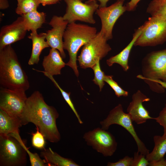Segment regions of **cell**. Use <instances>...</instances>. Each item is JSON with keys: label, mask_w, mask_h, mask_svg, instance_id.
<instances>
[{"label": "cell", "mask_w": 166, "mask_h": 166, "mask_svg": "<svg viewBox=\"0 0 166 166\" xmlns=\"http://www.w3.org/2000/svg\"><path fill=\"white\" fill-rule=\"evenodd\" d=\"M59 116L55 108L48 105L42 94L35 91L27 97L20 118L22 125L32 123L38 128L46 140L57 143L61 139L56 122Z\"/></svg>", "instance_id": "1"}, {"label": "cell", "mask_w": 166, "mask_h": 166, "mask_svg": "<svg viewBox=\"0 0 166 166\" xmlns=\"http://www.w3.org/2000/svg\"><path fill=\"white\" fill-rule=\"evenodd\" d=\"M1 88L26 91L30 87L28 77L11 45L0 49Z\"/></svg>", "instance_id": "2"}, {"label": "cell", "mask_w": 166, "mask_h": 166, "mask_svg": "<svg viewBox=\"0 0 166 166\" xmlns=\"http://www.w3.org/2000/svg\"><path fill=\"white\" fill-rule=\"evenodd\" d=\"M97 33L96 28L75 22L68 24L65 30L63 37V46L64 49L67 51L69 57L66 65L73 69L77 77L79 74L77 64V52L80 48Z\"/></svg>", "instance_id": "3"}, {"label": "cell", "mask_w": 166, "mask_h": 166, "mask_svg": "<svg viewBox=\"0 0 166 166\" xmlns=\"http://www.w3.org/2000/svg\"><path fill=\"white\" fill-rule=\"evenodd\" d=\"M107 41L100 31L84 45L77 58L80 67L92 68L98 60L105 57L112 49Z\"/></svg>", "instance_id": "4"}, {"label": "cell", "mask_w": 166, "mask_h": 166, "mask_svg": "<svg viewBox=\"0 0 166 166\" xmlns=\"http://www.w3.org/2000/svg\"><path fill=\"white\" fill-rule=\"evenodd\" d=\"M27 153L19 141L9 135H0V166L26 165Z\"/></svg>", "instance_id": "5"}, {"label": "cell", "mask_w": 166, "mask_h": 166, "mask_svg": "<svg viewBox=\"0 0 166 166\" xmlns=\"http://www.w3.org/2000/svg\"><path fill=\"white\" fill-rule=\"evenodd\" d=\"M142 71L143 75L137 77L146 83L157 80L166 82V49L148 53L142 60Z\"/></svg>", "instance_id": "6"}, {"label": "cell", "mask_w": 166, "mask_h": 166, "mask_svg": "<svg viewBox=\"0 0 166 166\" xmlns=\"http://www.w3.org/2000/svg\"><path fill=\"white\" fill-rule=\"evenodd\" d=\"M142 26L141 33L134 46H155L166 42V20L152 16Z\"/></svg>", "instance_id": "7"}, {"label": "cell", "mask_w": 166, "mask_h": 166, "mask_svg": "<svg viewBox=\"0 0 166 166\" xmlns=\"http://www.w3.org/2000/svg\"><path fill=\"white\" fill-rule=\"evenodd\" d=\"M129 115L124 113L122 105L119 104L109 112L107 117L100 122L101 128L107 130L112 124H117L125 129L132 136L137 144V152L145 156L149 150L138 136Z\"/></svg>", "instance_id": "8"}, {"label": "cell", "mask_w": 166, "mask_h": 166, "mask_svg": "<svg viewBox=\"0 0 166 166\" xmlns=\"http://www.w3.org/2000/svg\"><path fill=\"white\" fill-rule=\"evenodd\" d=\"M64 0L67 7L62 18L69 24L77 21L93 24L96 23L93 14L99 6L97 1L84 3L80 0Z\"/></svg>", "instance_id": "9"}, {"label": "cell", "mask_w": 166, "mask_h": 166, "mask_svg": "<svg viewBox=\"0 0 166 166\" xmlns=\"http://www.w3.org/2000/svg\"><path fill=\"white\" fill-rule=\"evenodd\" d=\"M83 138L88 145L104 156H112L116 150L117 143L114 136L101 128H97L85 133Z\"/></svg>", "instance_id": "10"}, {"label": "cell", "mask_w": 166, "mask_h": 166, "mask_svg": "<svg viewBox=\"0 0 166 166\" xmlns=\"http://www.w3.org/2000/svg\"><path fill=\"white\" fill-rule=\"evenodd\" d=\"M1 88L0 109L11 116L20 118L27 98L26 91Z\"/></svg>", "instance_id": "11"}, {"label": "cell", "mask_w": 166, "mask_h": 166, "mask_svg": "<svg viewBox=\"0 0 166 166\" xmlns=\"http://www.w3.org/2000/svg\"><path fill=\"white\" fill-rule=\"evenodd\" d=\"M124 1L117 0L109 6L99 7L96 11L101 20V27L100 31L107 41L113 38L112 31L116 22L127 11L125 6L123 5Z\"/></svg>", "instance_id": "12"}, {"label": "cell", "mask_w": 166, "mask_h": 166, "mask_svg": "<svg viewBox=\"0 0 166 166\" xmlns=\"http://www.w3.org/2000/svg\"><path fill=\"white\" fill-rule=\"evenodd\" d=\"M52 29L47 31L46 40L51 48L57 49L63 59L66 57L63 46V38L69 23L62 16H53L49 23Z\"/></svg>", "instance_id": "13"}, {"label": "cell", "mask_w": 166, "mask_h": 166, "mask_svg": "<svg viewBox=\"0 0 166 166\" xmlns=\"http://www.w3.org/2000/svg\"><path fill=\"white\" fill-rule=\"evenodd\" d=\"M27 31L22 16L11 24L2 27L0 31V49L24 38Z\"/></svg>", "instance_id": "14"}, {"label": "cell", "mask_w": 166, "mask_h": 166, "mask_svg": "<svg viewBox=\"0 0 166 166\" xmlns=\"http://www.w3.org/2000/svg\"><path fill=\"white\" fill-rule=\"evenodd\" d=\"M132 99L127 111L132 121L140 124L145 123L148 120H154V118L150 116L149 112L143 104V102L150 101L149 97L138 90L132 95Z\"/></svg>", "instance_id": "15"}, {"label": "cell", "mask_w": 166, "mask_h": 166, "mask_svg": "<svg viewBox=\"0 0 166 166\" xmlns=\"http://www.w3.org/2000/svg\"><path fill=\"white\" fill-rule=\"evenodd\" d=\"M42 65L44 71L53 76L61 74V70L66 65L59 51L51 48L49 54L44 57Z\"/></svg>", "instance_id": "16"}, {"label": "cell", "mask_w": 166, "mask_h": 166, "mask_svg": "<svg viewBox=\"0 0 166 166\" xmlns=\"http://www.w3.org/2000/svg\"><path fill=\"white\" fill-rule=\"evenodd\" d=\"M142 28V25L135 30L132 40L121 52L106 60L107 64L109 66H111L114 64L117 63L121 66L124 71H127L128 70V59L130 53L135 42L141 33Z\"/></svg>", "instance_id": "17"}, {"label": "cell", "mask_w": 166, "mask_h": 166, "mask_svg": "<svg viewBox=\"0 0 166 166\" xmlns=\"http://www.w3.org/2000/svg\"><path fill=\"white\" fill-rule=\"evenodd\" d=\"M46 33H40L38 34L37 31L31 32L28 38L31 40L32 47L30 57L28 64L32 65L38 64L39 61V57L41 53L44 49L49 46L46 41Z\"/></svg>", "instance_id": "18"}, {"label": "cell", "mask_w": 166, "mask_h": 166, "mask_svg": "<svg viewBox=\"0 0 166 166\" xmlns=\"http://www.w3.org/2000/svg\"><path fill=\"white\" fill-rule=\"evenodd\" d=\"M22 125L20 117L11 116L0 109V135L19 133Z\"/></svg>", "instance_id": "19"}, {"label": "cell", "mask_w": 166, "mask_h": 166, "mask_svg": "<svg viewBox=\"0 0 166 166\" xmlns=\"http://www.w3.org/2000/svg\"><path fill=\"white\" fill-rule=\"evenodd\" d=\"M40 156L46 161L48 166H79L72 160L65 158L49 148H44L40 153Z\"/></svg>", "instance_id": "20"}, {"label": "cell", "mask_w": 166, "mask_h": 166, "mask_svg": "<svg viewBox=\"0 0 166 166\" xmlns=\"http://www.w3.org/2000/svg\"><path fill=\"white\" fill-rule=\"evenodd\" d=\"M27 31H37L45 22L46 14L37 10L21 15Z\"/></svg>", "instance_id": "21"}, {"label": "cell", "mask_w": 166, "mask_h": 166, "mask_svg": "<svg viewBox=\"0 0 166 166\" xmlns=\"http://www.w3.org/2000/svg\"><path fill=\"white\" fill-rule=\"evenodd\" d=\"M153 141L154 146L152 151L145 156L149 162L158 161L164 158L166 153V136H154Z\"/></svg>", "instance_id": "22"}, {"label": "cell", "mask_w": 166, "mask_h": 166, "mask_svg": "<svg viewBox=\"0 0 166 166\" xmlns=\"http://www.w3.org/2000/svg\"><path fill=\"white\" fill-rule=\"evenodd\" d=\"M146 12L152 16L166 20V0H152L149 4Z\"/></svg>", "instance_id": "23"}, {"label": "cell", "mask_w": 166, "mask_h": 166, "mask_svg": "<svg viewBox=\"0 0 166 166\" xmlns=\"http://www.w3.org/2000/svg\"><path fill=\"white\" fill-rule=\"evenodd\" d=\"M17 6L15 12L20 15L37 10L41 4L39 0H17Z\"/></svg>", "instance_id": "24"}, {"label": "cell", "mask_w": 166, "mask_h": 166, "mask_svg": "<svg viewBox=\"0 0 166 166\" xmlns=\"http://www.w3.org/2000/svg\"><path fill=\"white\" fill-rule=\"evenodd\" d=\"M10 136L16 138L20 142L22 147L26 150L28 154L31 166H48V164L45 160L41 159L36 153L31 152L26 147L25 143L21 139L19 133L11 134Z\"/></svg>", "instance_id": "25"}, {"label": "cell", "mask_w": 166, "mask_h": 166, "mask_svg": "<svg viewBox=\"0 0 166 166\" xmlns=\"http://www.w3.org/2000/svg\"><path fill=\"white\" fill-rule=\"evenodd\" d=\"M33 69L38 72L42 73L45 76L49 78L51 80V81L54 84L55 86L60 90L61 92L63 98L74 113L75 116L78 119L79 123L80 124H82L83 123V122L81 120L80 116L77 111L70 98V92L67 93L64 91L59 85L58 83L53 77V76L51 75L44 71L38 70L34 69Z\"/></svg>", "instance_id": "26"}, {"label": "cell", "mask_w": 166, "mask_h": 166, "mask_svg": "<svg viewBox=\"0 0 166 166\" xmlns=\"http://www.w3.org/2000/svg\"><path fill=\"white\" fill-rule=\"evenodd\" d=\"M100 61L99 60H98L91 68L93 69L94 74V77L93 81L94 83L99 86L100 91H101L105 85L104 79L105 75L101 70Z\"/></svg>", "instance_id": "27"}, {"label": "cell", "mask_w": 166, "mask_h": 166, "mask_svg": "<svg viewBox=\"0 0 166 166\" xmlns=\"http://www.w3.org/2000/svg\"><path fill=\"white\" fill-rule=\"evenodd\" d=\"M112 75H105L104 81L106 82L114 90L116 96L118 97L121 96L127 97L128 93L123 89L113 79Z\"/></svg>", "instance_id": "28"}, {"label": "cell", "mask_w": 166, "mask_h": 166, "mask_svg": "<svg viewBox=\"0 0 166 166\" xmlns=\"http://www.w3.org/2000/svg\"><path fill=\"white\" fill-rule=\"evenodd\" d=\"M36 129L37 131L32 134V145L37 149H44L45 143V138L38 127H36Z\"/></svg>", "instance_id": "29"}, {"label": "cell", "mask_w": 166, "mask_h": 166, "mask_svg": "<svg viewBox=\"0 0 166 166\" xmlns=\"http://www.w3.org/2000/svg\"><path fill=\"white\" fill-rule=\"evenodd\" d=\"M149 164L145 155L138 152H134L132 166H147Z\"/></svg>", "instance_id": "30"}, {"label": "cell", "mask_w": 166, "mask_h": 166, "mask_svg": "<svg viewBox=\"0 0 166 166\" xmlns=\"http://www.w3.org/2000/svg\"><path fill=\"white\" fill-rule=\"evenodd\" d=\"M154 120L163 127L164 134L163 136H166V104L160 112L158 116L154 118Z\"/></svg>", "instance_id": "31"}, {"label": "cell", "mask_w": 166, "mask_h": 166, "mask_svg": "<svg viewBox=\"0 0 166 166\" xmlns=\"http://www.w3.org/2000/svg\"><path fill=\"white\" fill-rule=\"evenodd\" d=\"M133 157L126 156L115 162H108L107 166H132Z\"/></svg>", "instance_id": "32"}, {"label": "cell", "mask_w": 166, "mask_h": 166, "mask_svg": "<svg viewBox=\"0 0 166 166\" xmlns=\"http://www.w3.org/2000/svg\"><path fill=\"white\" fill-rule=\"evenodd\" d=\"M140 0H131L126 5V10L128 11L134 10L137 6V4Z\"/></svg>", "instance_id": "33"}, {"label": "cell", "mask_w": 166, "mask_h": 166, "mask_svg": "<svg viewBox=\"0 0 166 166\" xmlns=\"http://www.w3.org/2000/svg\"><path fill=\"white\" fill-rule=\"evenodd\" d=\"M150 166H166V160L164 158L158 161L149 162Z\"/></svg>", "instance_id": "34"}, {"label": "cell", "mask_w": 166, "mask_h": 166, "mask_svg": "<svg viewBox=\"0 0 166 166\" xmlns=\"http://www.w3.org/2000/svg\"><path fill=\"white\" fill-rule=\"evenodd\" d=\"M42 6L56 4L61 0H39Z\"/></svg>", "instance_id": "35"}, {"label": "cell", "mask_w": 166, "mask_h": 166, "mask_svg": "<svg viewBox=\"0 0 166 166\" xmlns=\"http://www.w3.org/2000/svg\"><path fill=\"white\" fill-rule=\"evenodd\" d=\"M9 6L7 0H0V9L4 10L8 8Z\"/></svg>", "instance_id": "36"}, {"label": "cell", "mask_w": 166, "mask_h": 166, "mask_svg": "<svg viewBox=\"0 0 166 166\" xmlns=\"http://www.w3.org/2000/svg\"><path fill=\"white\" fill-rule=\"evenodd\" d=\"M109 0H90L86 1V2H89L93 1H98L100 2L99 7H104L106 6L107 2ZM124 1L125 0H122Z\"/></svg>", "instance_id": "37"}, {"label": "cell", "mask_w": 166, "mask_h": 166, "mask_svg": "<svg viewBox=\"0 0 166 166\" xmlns=\"http://www.w3.org/2000/svg\"><path fill=\"white\" fill-rule=\"evenodd\" d=\"M81 1H84V0H80ZM87 1H89V0H87Z\"/></svg>", "instance_id": "38"}, {"label": "cell", "mask_w": 166, "mask_h": 166, "mask_svg": "<svg viewBox=\"0 0 166 166\" xmlns=\"http://www.w3.org/2000/svg\"><path fill=\"white\" fill-rule=\"evenodd\" d=\"M165 160H166V159Z\"/></svg>", "instance_id": "39"}]
</instances>
